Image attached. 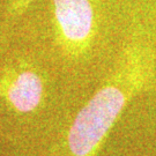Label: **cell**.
Instances as JSON below:
<instances>
[{
  "mask_svg": "<svg viewBox=\"0 0 156 156\" xmlns=\"http://www.w3.org/2000/svg\"><path fill=\"white\" fill-rule=\"evenodd\" d=\"M153 74V62L141 50H129L125 65L113 81L102 87L82 108L68 133L73 156H94L133 91L142 88Z\"/></svg>",
  "mask_w": 156,
  "mask_h": 156,
  "instance_id": "cell-1",
  "label": "cell"
},
{
  "mask_svg": "<svg viewBox=\"0 0 156 156\" xmlns=\"http://www.w3.org/2000/svg\"><path fill=\"white\" fill-rule=\"evenodd\" d=\"M53 14L62 39L71 52L84 51L95 33L91 0H52Z\"/></svg>",
  "mask_w": 156,
  "mask_h": 156,
  "instance_id": "cell-2",
  "label": "cell"
},
{
  "mask_svg": "<svg viewBox=\"0 0 156 156\" xmlns=\"http://www.w3.org/2000/svg\"><path fill=\"white\" fill-rule=\"evenodd\" d=\"M43 94V83L33 71L19 73L8 87V100L20 112H30L38 106Z\"/></svg>",
  "mask_w": 156,
  "mask_h": 156,
  "instance_id": "cell-3",
  "label": "cell"
},
{
  "mask_svg": "<svg viewBox=\"0 0 156 156\" xmlns=\"http://www.w3.org/2000/svg\"><path fill=\"white\" fill-rule=\"evenodd\" d=\"M30 1L31 0H13L11 6V12L14 14H17L19 12H21L22 9L26 8Z\"/></svg>",
  "mask_w": 156,
  "mask_h": 156,
  "instance_id": "cell-4",
  "label": "cell"
}]
</instances>
